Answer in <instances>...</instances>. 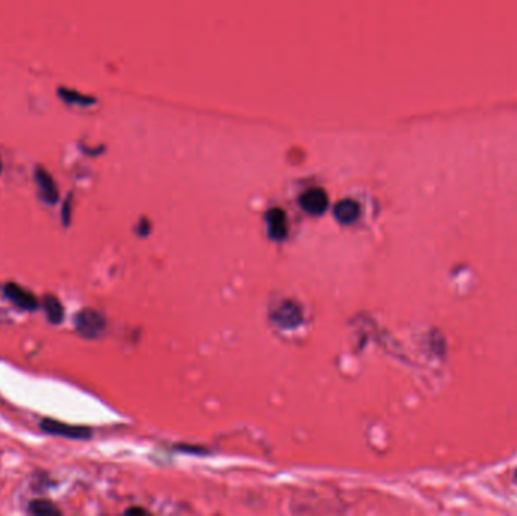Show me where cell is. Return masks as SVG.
I'll use <instances>...</instances> for the list:
<instances>
[{"mask_svg":"<svg viewBox=\"0 0 517 516\" xmlns=\"http://www.w3.org/2000/svg\"><path fill=\"white\" fill-rule=\"evenodd\" d=\"M74 325H76V330H78L83 338L94 339L103 333L106 327V321H104V316L100 312H97V310L83 309L78 315H76Z\"/></svg>","mask_w":517,"mask_h":516,"instance_id":"obj_1","label":"cell"},{"mask_svg":"<svg viewBox=\"0 0 517 516\" xmlns=\"http://www.w3.org/2000/svg\"><path fill=\"white\" fill-rule=\"evenodd\" d=\"M44 310L52 324H60L64 320V306L55 295H45L44 297Z\"/></svg>","mask_w":517,"mask_h":516,"instance_id":"obj_9","label":"cell"},{"mask_svg":"<svg viewBox=\"0 0 517 516\" xmlns=\"http://www.w3.org/2000/svg\"><path fill=\"white\" fill-rule=\"evenodd\" d=\"M0 173H2V161H0Z\"/></svg>","mask_w":517,"mask_h":516,"instance_id":"obj_13","label":"cell"},{"mask_svg":"<svg viewBox=\"0 0 517 516\" xmlns=\"http://www.w3.org/2000/svg\"><path fill=\"white\" fill-rule=\"evenodd\" d=\"M58 94L63 97L64 102H68V103H73V105H89L93 103V100H91L89 97H85L83 94L78 93V91L74 89H67V88H59Z\"/></svg>","mask_w":517,"mask_h":516,"instance_id":"obj_11","label":"cell"},{"mask_svg":"<svg viewBox=\"0 0 517 516\" xmlns=\"http://www.w3.org/2000/svg\"><path fill=\"white\" fill-rule=\"evenodd\" d=\"M41 429L49 435H56V436L72 438V439H87L91 436V430L87 427L72 426V424L59 422L55 420H43Z\"/></svg>","mask_w":517,"mask_h":516,"instance_id":"obj_3","label":"cell"},{"mask_svg":"<svg viewBox=\"0 0 517 516\" xmlns=\"http://www.w3.org/2000/svg\"><path fill=\"white\" fill-rule=\"evenodd\" d=\"M301 208L310 215H319L329 206V197L322 189L314 188L300 197Z\"/></svg>","mask_w":517,"mask_h":516,"instance_id":"obj_6","label":"cell"},{"mask_svg":"<svg viewBox=\"0 0 517 516\" xmlns=\"http://www.w3.org/2000/svg\"><path fill=\"white\" fill-rule=\"evenodd\" d=\"M63 218H64V224L67 226L68 223H70V200H67L65 204H64V209H63Z\"/></svg>","mask_w":517,"mask_h":516,"instance_id":"obj_12","label":"cell"},{"mask_svg":"<svg viewBox=\"0 0 517 516\" xmlns=\"http://www.w3.org/2000/svg\"><path fill=\"white\" fill-rule=\"evenodd\" d=\"M272 320L278 327L291 330L298 327L302 323V312L300 306L294 301H285L276 309V312L272 314Z\"/></svg>","mask_w":517,"mask_h":516,"instance_id":"obj_2","label":"cell"},{"mask_svg":"<svg viewBox=\"0 0 517 516\" xmlns=\"http://www.w3.org/2000/svg\"><path fill=\"white\" fill-rule=\"evenodd\" d=\"M29 512L34 515H43V516H49V515H59L60 510L55 504H52L47 499H35L29 504Z\"/></svg>","mask_w":517,"mask_h":516,"instance_id":"obj_10","label":"cell"},{"mask_svg":"<svg viewBox=\"0 0 517 516\" xmlns=\"http://www.w3.org/2000/svg\"><path fill=\"white\" fill-rule=\"evenodd\" d=\"M5 295L8 300L12 301L15 306L25 310H35L38 308V301L35 295L25 290V288L19 286L17 283H8L5 286Z\"/></svg>","mask_w":517,"mask_h":516,"instance_id":"obj_5","label":"cell"},{"mask_svg":"<svg viewBox=\"0 0 517 516\" xmlns=\"http://www.w3.org/2000/svg\"><path fill=\"white\" fill-rule=\"evenodd\" d=\"M35 180L40 191L41 199L49 204H56L59 200V191L56 186V182L53 180L49 171H45L41 166H38L35 171Z\"/></svg>","mask_w":517,"mask_h":516,"instance_id":"obj_4","label":"cell"},{"mask_svg":"<svg viewBox=\"0 0 517 516\" xmlns=\"http://www.w3.org/2000/svg\"><path fill=\"white\" fill-rule=\"evenodd\" d=\"M268 227H270V235L272 239H285L286 233H287V223H286V215L285 212L281 209H271L268 212Z\"/></svg>","mask_w":517,"mask_h":516,"instance_id":"obj_7","label":"cell"},{"mask_svg":"<svg viewBox=\"0 0 517 516\" xmlns=\"http://www.w3.org/2000/svg\"><path fill=\"white\" fill-rule=\"evenodd\" d=\"M359 204L354 200H342L334 206V217L342 224H351L359 217Z\"/></svg>","mask_w":517,"mask_h":516,"instance_id":"obj_8","label":"cell"}]
</instances>
